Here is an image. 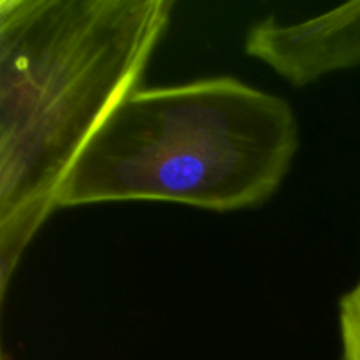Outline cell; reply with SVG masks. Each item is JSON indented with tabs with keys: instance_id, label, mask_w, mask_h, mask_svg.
Returning a JSON list of instances; mask_svg holds the SVG:
<instances>
[{
	"instance_id": "cell-2",
	"label": "cell",
	"mask_w": 360,
	"mask_h": 360,
	"mask_svg": "<svg viewBox=\"0 0 360 360\" xmlns=\"http://www.w3.org/2000/svg\"><path fill=\"white\" fill-rule=\"evenodd\" d=\"M299 150L287 101L232 76L137 88L83 148L58 210L160 200L214 213L273 199Z\"/></svg>"
},
{
	"instance_id": "cell-3",
	"label": "cell",
	"mask_w": 360,
	"mask_h": 360,
	"mask_svg": "<svg viewBox=\"0 0 360 360\" xmlns=\"http://www.w3.org/2000/svg\"><path fill=\"white\" fill-rule=\"evenodd\" d=\"M245 51L295 88L360 65V0L295 25L269 16L250 27Z\"/></svg>"
},
{
	"instance_id": "cell-1",
	"label": "cell",
	"mask_w": 360,
	"mask_h": 360,
	"mask_svg": "<svg viewBox=\"0 0 360 360\" xmlns=\"http://www.w3.org/2000/svg\"><path fill=\"white\" fill-rule=\"evenodd\" d=\"M171 0H0V285L6 299L56 193L137 90Z\"/></svg>"
},
{
	"instance_id": "cell-4",
	"label": "cell",
	"mask_w": 360,
	"mask_h": 360,
	"mask_svg": "<svg viewBox=\"0 0 360 360\" xmlns=\"http://www.w3.org/2000/svg\"><path fill=\"white\" fill-rule=\"evenodd\" d=\"M341 360H360V278L340 299Z\"/></svg>"
}]
</instances>
